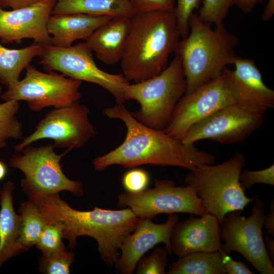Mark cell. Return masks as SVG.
Masks as SVG:
<instances>
[{"label":"cell","instance_id":"6da1fadb","mask_svg":"<svg viewBox=\"0 0 274 274\" xmlns=\"http://www.w3.org/2000/svg\"><path fill=\"white\" fill-rule=\"evenodd\" d=\"M103 113L109 118L123 121L127 132L118 147L93 159V165L97 171L113 165L133 168L144 164L179 166L191 170L201 165L215 163L213 155L200 151L194 144H185L163 130L142 124L123 104L107 108Z\"/></svg>","mask_w":274,"mask_h":274},{"label":"cell","instance_id":"7a4b0ae2","mask_svg":"<svg viewBox=\"0 0 274 274\" xmlns=\"http://www.w3.org/2000/svg\"><path fill=\"white\" fill-rule=\"evenodd\" d=\"M21 187L47 221L61 225L68 249L76 248L79 236L91 237L97 242L101 259L109 266L116 264L122 243L140 220L129 208L110 210L94 207L93 210L80 211L71 207L58 193H44Z\"/></svg>","mask_w":274,"mask_h":274},{"label":"cell","instance_id":"3957f363","mask_svg":"<svg viewBox=\"0 0 274 274\" xmlns=\"http://www.w3.org/2000/svg\"><path fill=\"white\" fill-rule=\"evenodd\" d=\"M180 37L174 11L136 13L120 62L122 74L134 83L158 75L167 66Z\"/></svg>","mask_w":274,"mask_h":274},{"label":"cell","instance_id":"277c9868","mask_svg":"<svg viewBox=\"0 0 274 274\" xmlns=\"http://www.w3.org/2000/svg\"><path fill=\"white\" fill-rule=\"evenodd\" d=\"M238 38L227 30L223 23L214 29L193 13L189 20V32L179 41L175 51L181 59L186 92L220 76L236 58Z\"/></svg>","mask_w":274,"mask_h":274},{"label":"cell","instance_id":"5b68a950","mask_svg":"<svg viewBox=\"0 0 274 274\" xmlns=\"http://www.w3.org/2000/svg\"><path fill=\"white\" fill-rule=\"evenodd\" d=\"M245 163L244 155L237 153L220 164L195 167L185 178L186 184L194 188L205 209L220 225L227 213L244 211L255 198L246 196L239 182Z\"/></svg>","mask_w":274,"mask_h":274},{"label":"cell","instance_id":"8992f818","mask_svg":"<svg viewBox=\"0 0 274 274\" xmlns=\"http://www.w3.org/2000/svg\"><path fill=\"white\" fill-rule=\"evenodd\" d=\"M186 85L182 61L176 54L167 66L150 79L126 87V100L133 99L140 106L134 118L153 129L164 130L169 123L176 106L186 92Z\"/></svg>","mask_w":274,"mask_h":274},{"label":"cell","instance_id":"52a82bcc","mask_svg":"<svg viewBox=\"0 0 274 274\" xmlns=\"http://www.w3.org/2000/svg\"><path fill=\"white\" fill-rule=\"evenodd\" d=\"M92 52L85 41L68 47L43 46L39 63L49 72L58 71L67 77L97 84L110 92L117 104H123L129 81L122 74H110L99 68Z\"/></svg>","mask_w":274,"mask_h":274},{"label":"cell","instance_id":"ba28073f","mask_svg":"<svg viewBox=\"0 0 274 274\" xmlns=\"http://www.w3.org/2000/svg\"><path fill=\"white\" fill-rule=\"evenodd\" d=\"M254 200L248 217L239 211L225 216L220 224V236L224 241L221 248L229 255L237 252L260 273L273 274V263L267 252L262 233L266 207L260 199Z\"/></svg>","mask_w":274,"mask_h":274},{"label":"cell","instance_id":"9c48e42d","mask_svg":"<svg viewBox=\"0 0 274 274\" xmlns=\"http://www.w3.org/2000/svg\"><path fill=\"white\" fill-rule=\"evenodd\" d=\"M119 208H129L139 218L153 219L160 214H209L194 187L177 186L174 181L154 179V187L136 193L124 192L117 196Z\"/></svg>","mask_w":274,"mask_h":274},{"label":"cell","instance_id":"30bf717a","mask_svg":"<svg viewBox=\"0 0 274 274\" xmlns=\"http://www.w3.org/2000/svg\"><path fill=\"white\" fill-rule=\"evenodd\" d=\"M52 144L39 147L28 145L22 150V154L16 153L11 157L9 165L24 174L21 186L44 193L66 191L74 195L83 196V183L68 179L60 164L61 158L71 150L66 149L61 154H57Z\"/></svg>","mask_w":274,"mask_h":274},{"label":"cell","instance_id":"8fae6325","mask_svg":"<svg viewBox=\"0 0 274 274\" xmlns=\"http://www.w3.org/2000/svg\"><path fill=\"white\" fill-rule=\"evenodd\" d=\"M24 78L7 88L1 98L4 100L26 101L34 112L45 108H58L78 101L82 81L54 72H42L29 64Z\"/></svg>","mask_w":274,"mask_h":274},{"label":"cell","instance_id":"7c38bea8","mask_svg":"<svg viewBox=\"0 0 274 274\" xmlns=\"http://www.w3.org/2000/svg\"><path fill=\"white\" fill-rule=\"evenodd\" d=\"M89 108L78 101L51 110L39 122L34 131L14 147L20 152L38 140L49 139L55 148L71 150L85 144L96 132L89 120Z\"/></svg>","mask_w":274,"mask_h":274},{"label":"cell","instance_id":"4fadbf2b","mask_svg":"<svg viewBox=\"0 0 274 274\" xmlns=\"http://www.w3.org/2000/svg\"><path fill=\"white\" fill-rule=\"evenodd\" d=\"M234 103L222 73L193 91L185 93L177 103L170 121L163 130L170 136L182 141L193 125Z\"/></svg>","mask_w":274,"mask_h":274},{"label":"cell","instance_id":"5bb4252c","mask_svg":"<svg viewBox=\"0 0 274 274\" xmlns=\"http://www.w3.org/2000/svg\"><path fill=\"white\" fill-rule=\"evenodd\" d=\"M264 114L251 112L235 104L227 106L191 126L182 142L194 144L202 140L221 144L241 142L258 129Z\"/></svg>","mask_w":274,"mask_h":274},{"label":"cell","instance_id":"9a60e30c","mask_svg":"<svg viewBox=\"0 0 274 274\" xmlns=\"http://www.w3.org/2000/svg\"><path fill=\"white\" fill-rule=\"evenodd\" d=\"M234 68L223 73L234 104L251 112L264 114L274 107V91L264 83L253 59L237 56Z\"/></svg>","mask_w":274,"mask_h":274},{"label":"cell","instance_id":"2e32d148","mask_svg":"<svg viewBox=\"0 0 274 274\" xmlns=\"http://www.w3.org/2000/svg\"><path fill=\"white\" fill-rule=\"evenodd\" d=\"M57 0H43L27 7L6 10L0 7V41L9 44L32 39L43 46L52 45L47 24Z\"/></svg>","mask_w":274,"mask_h":274},{"label":"cell","instance_id":"e0dca14e","mask_svg":"<svg viewBox=\"0 0 274 274\" xmlns=\"http://www.w3.org/2000/svg\"><path fill=\"white\" fill-rule=\"evenodd\" d=\"M177 214L168 215L167 220L157 224L148 218H140L133 231L124 240L120 248L116 269L121 274H131L144 254L158 244L162 243L169 254L172 253L171 235L173 228L179 221Z\"/></svg>","mask_w":274,"mask_h":274},{"label":"cell","instance_id":"ac0fdd59","mask_svg":"<svg viewBox=\"0 0 274 274\" xmlns=\"http://www.w3.org/2000/svg\"><path fill=\"white\" fill-rule=\"evenodd\" d=\"M193 215L174 225L171 235L172 253L181 257L196 252H214L221 247L220 225L211 214Z\"/></svg>","mask_w":274,"mask_h":274},{"label":"cell","instance_id":"d6986e66","mask_svg":"<svg viewBox=\"0 0 274 274\" xmlns=\"http://www.w3.org/2000/svg\"><path fill=\"white\" fill-rule=\"evenodd\" d=\"M131 18L113 17L85 41L97 58L104 63L111 65L120 62L129 35Z\"/></svg>","mask_w":274,"mask_h":274},{"label":"cell","instance_id":"ffe728a7","mask_svg":"<svg viewBox=\"0 0 274 274\" xmlns=\"http://www.w3.org/2000/svg\"><path fill=\"white\" fill-rule=\"evenodd\" d=\"M112 17L83 13L51 14L47 28L51 37L52 45L68 47L77 40L85 41L98 27Z\"/></svg>","mask_w":274,"mask_h":274},{"label":"cell","instance_id":"44dd1931","mask_svg":"<svg viewBox=\"0 0 274 274\" xmlns=\"http://www.w3.org/2000/svg\"><path fill=\"white\" fill-rule=\"evenodd\" d=\"M14 188V184L8 181L0 191V267L8 259L21 253L17 243L21 218L13 207Z\"/></svg>","mask_w":274,"mask_h":274},{"label":"cell","instance_id":"7402d4cb","mask_svg":"<svg viewBox=\"0 0 274 274\" xmlns=\"http://www.w3.org/2000/svg\"><path fill=\"white\" fill-rule=\"evenodd\" d=\"M72 13L132 17L136 11L129 0H57L52 14Z\"/></svg>","mask_w":274,"mask_h":274},{"label":"cell","instance_id":"603a6c76","mask_svg":"<svg viewBox=\"0 0 274 274\" xmlns=\"http://www.w3.org/2000/svg\"><path fill=\"white\" fill-rule=\"evenodd\" d=\"M43 45L35 42L21 49H9L0 44V83L7 88L19 80L20 74L36 56Z\"/></svg>","mask_w":274,"mask_h":274},{"label":"cell","instance_id":"cb8c5ba5","mask_svg":"<svg viewBox=\"0 0 274 274\" xmlns=\"http://www.w3.org/2000/svg\"><path fill=\"white\" fill-rule=\"evenodd\" d=\"M168 274H225L220 252H196L179 257L169 266Z\"/></svg>","mask_w":274,"mask_h":274},{"label":"cell","instance_id":"d4e9b609","mask_svg":"<svg viewBox=\"0 0 274 274\" xmlns=\"http://www.w3.org/2000/svg\"><path fill=\"white\" fill-rule=\"evenodd\" d=\"M20 228L17 243L22 252L36 245L47 223L38 206L30 200L19 208Z\"/></svg>","mask_w":274,"mask_h":274},{"label":"cell","instance_id":"484cf974","mask_svg":"<svg viewBox=\"0 0 274 274\" xmlns=\"http://www.w3.org/2000/svg\"><path fill=\"white\" fill-rule=\"evenodd\" d=\"M19 108L15 100L0 104V150L7 146L8 140L22 139V124L16 117Z\"/></svg>","mask_w":274,"mask_h":274},{"label":"cell","instance_id":"4316f807","mask_svg":"<svg viewBox=\"0 0 274 274\" xmlns=\"http://www.w3.org/2000/svg\"><path fill=\"white\" fill-rule=\"evenodd\" d=\"M39 270L46 274H68L75 260V254L65 248L50 253H42Z\"/></svg>","mask_w":274,"mask_h":274},{"label":"cell","instance_id":"83f0119b","mask_svg":"<svg viewBox=\"0 0 274 274\" xmlns=\"http://www.w3.org/2000/svg\"><path fill=\"white\" fill-rule=\"evenodd\" d=\"M169 254L165 248L156 247L149 255H144L140 259L134 271L137 274L166 273Z\"/></svg>","mask_w":274,"mask_h":274},{"label":"cell","instance_id":"f1b7e54d","mask_svg":"<svg viewBox=\"0 0 274 274\" xmlns=\"http://www.w3.org/2000/svg\"><path fill=\"white\" fill-rule=\"evenodd\" d=\"M233 0H201L198 16L204 23L215 25L223 23Z\"/></svg>","mask_w":274,"mask_h":274},{"label":"cell","instance_id":"f546056e","mask_svg":"<svg viewBox=\"0 0 274 274\" xmlns=\"http://www.w3.org/2000/svg\"><path fill=\"white\" fill-rule=\"evenodd\" d=\"M47 221L36 246L42 253H47L65 248L62 241V228L57 222Z\"/></svg>","mask_w":274,"mask_h":274},{"label":"cell","instance_id":"4dcf8cb0","mask_svg":"<svg viewBox=\"0 0 274 274\" xmlns=\"http://www.w3.org/2000/svg\"><path fill=\"white\" fill-rule=\"evenodd\" d=\"M199 0H176L174 10L177 24L182 39L189 32V20L195 9H198Z\"/></svg>","mask_w":274,"mask_h":274},{"label":"cell","instance_id":"1f68e13d","mask_svg":"<svg viewBox=\"0 0 274 274\" xmlns=\"http://www.w3.org/2000/svg\"><path fill=\"white\" fill-rule=\"evenodd\" d=\"M150 176L141 168H131L123 176L122 185L126 192L136 193L147 189L150 183Z\"/></svg>","mask_w":274,"mask_h":274},{"label":"cell","instance_id":"d6a6232c","mask_svg":"<svg viewBox=\"0 0 274 274\" xmlns=\"http://www.w3.org/2000/svg\"><path fill=\"white\" fill-rule=\"evenodd\" d=\"M239 182L245 191L256 184L274 185V165L258 170H245L240 174Z\"/></svg>","mask_w":274,"mask_h":274},{"label":"cell","instance_id":"836d02e7","mask_svg":"<svg viewBox=\"0 0 274 274\" xmlns=\"http://www.w3.org/2000/svg\"><path fill=\"white\" fill-rule=\"evenodd\" d=\"M136 13L153 11H174L176 0H129Z\"/></svg>","mask_w":274,"mask_h":274},{"label":"cell","instance_id":"e575fe53","mask_svg":"<svg viewBox=\"0 0 274 274\" xmlns=\"http://www.w3.org/2000/svg\"><path fill=\"white\" fill-rule=\"evenodd\" d=\"M220 252L222 262L227 274H253L248 266L241 261L233 259L229 254H226L220 247Z\"/></svg>","mask_w":274,"mask_h":274},{"label":"cell","instance_id":"d590c367","mask_svg":"<svg viewBox=\"0 0 274 274\" xmlns=\"http://www.w3.org/2000/svg\"><path fill=\"white\" fill-rule=\"evenodd\" d=\"M43 0H0V7L3 9H16L27 7Z\"/></svg>","mask_w":274,"mask_h":274},{"label":"cell","instance_id":"8d00e7d4","mask_svg":"<svg viewBox=\"0 0 274 274\" xmlns=\"http://www.w3.org/2000/svg\"><path fill=\"white\" fill-rule=\"evenodd\" d=\"M269 212L265 215L263 219V227L267 230L266 233L274 236V199L271 200L269 205Z\"/></svg>","mask_w":274,"mask_h":274},{"label":"cell","instance_id":"74e56055","mask_svg":"<svg viewBox=\"0 0 274 274\" xmlns=\"http://www.w3.org/2000/svg\"><path fill=\"white\" fill-rule=\"evenodd\" d=\"M263 1L264 0H233V5H235L243 12L249 13Z\"/></svg>","mask_w":274,"mask_h":274},{"label":"cell","instance_id":"f35d334b","mask_svg":"<svg viewBox=\"0 0 274 274\" xmlns=\"http://www.w3.org/2000/svg\"><path fill=\"white\" fill-rule=\"evenodd\" d=\"M274 14V0H268L267 3L262 14V19L264 21L270 20Z\"/></svg>","mask_w":274,"mask_h":274},{"label":"cell","instance_id":"ab89813d","mask_svg":"<svg viewBox=\"0 0 274 274\" xmlns=\"http://www.w3.org/2000/svg\"><path fill=\"white\" fill-rule=\"evenodd\" d=\"M265 245L268 256L273 263L274 261V239L271 236L265 237Z\"/></svg>","mask_w":274,"mask_h":274},{"label":"cell","instance_id":"60d3db41","mask_svg":"<svg viewBox=\"0 0 274 274\" xmlns=\"http://www.w3.org/2000/svg\"><path fill=\"white\" fill-rule=\"evenodd\" d=\"M7 174V167L5 163L0 160V181L3 180Z\"/></svg>","mask_w":274,"mask_h":274},{"label":"cell","instance_id":"b9f144b4","mask_svg":"<svg viewBox=\"0 0 274 274\" xmlns=\"http://www.w3.org/2000/svg\"><path fill=\"white\" fill-rule=\"evenodd\" d=\"M2 90H3V88L2 87H1L0 86V96L1 95V94H2Z\"/></svg>","mask_w":274,"mask_h":274}]
</instances>
